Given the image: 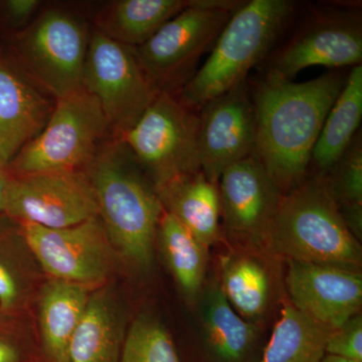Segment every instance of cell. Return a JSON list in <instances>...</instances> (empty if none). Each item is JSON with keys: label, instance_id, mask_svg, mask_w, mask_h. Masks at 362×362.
<instances>
[{"label": "cell", "instance_id": "cell-1", "mask_svg": "<svg viewBox=\"0 0 362 362\" xmlns=\"http://www.w3.org/2000/svg\"><path fill=\"white\" fill-rule=\"evenodd\" d=\"M345 80L341 73L332 71L295 83L267 71L254 86L252 156L283 194L308 175L314 146Z\"/></svg>", "mask_w": 362, "mask_h": 362}, {"label": "cell", "instance_id": "cell-2", "mask_svg": "<svg viewBox=\"0 0 362 362\" xmlns=\"http://www.w3.org/2000/svg\"><path fill=\"white\" fill-rule=\"evenodd\" d=\"M99 218L115 251L147 269L163 206L153 183L121 139L111 137L85 169Z\"/></svg>", "mask_w": 362, "mask_h": 362}, {"label": "cell", "instance_id": "cell-3", "mask_svg": "<svg viewBox=\"0 0 362 362\" xmlns=\"http://www.w3.org/2000/svg\"><path fill=\"white\" fill-rule=\"evenodd\" d=\"M262 243L287 261L361 272V244L343 220L325 176L307 175L282 195Z\"/></svg>", "mask_w": 362, "mask_h": 362}, {"label": "cell", "instance_id": "cell-4", "mask_svg": "<svg viewBox=\"0 0 362 362\" xmlns=\"http://www.w3.org/2000/svg\"><path fill=\"white\" fill-rule=\"evenodd\" d=\"M289 0H251L232 14L206 63L177 94L188 108L199 111L209 100L247 81L291 18Z\"/></svg>", "mask_w": 362, "mask_h": 362}, {"label": "cell", "instance_id": "cell-5", "mask_svg": "<svg viewBox=\"0 0 362 362\" xmlns=\"http://www.w3.org/2000/svg\"><path fill=\"white\" fill-rule=\"evenodd\" d=\"M90 30L76 11L44 6L30 25L14 33L11 61L33 85L57 101L83 89Z\"/></svg>", "mask_w": 362, "mask_h": 362}, {"label": "cell", "instance_id": "cell-6", "mask_svg": "<svg viewBox=\"0 0 362 362\" xmlns=\"http://www.w3.org/2000/svg\"><path fill=\"white\" fill-rule=\"evenodd\" d=\"M245 1L192 0V6L135 47L138 62L151 87L177 95L194 78L197 64L211 51L232 14Z\"/></svg>", "mask_w": 362, "mask_h": 362}, {"label": "cell", "instance_id": "cell-7", "mask_svg": "<svg viewBox=\"0 0 362 362\" xmlns=\"http://www.w3.org/2000/svg\"><path fill=\"white\" fill-rule=\"evenodd\" d=\"M113 137L96 98L83 88L57 100L44 129L7 166L13 176L85 171Z\"/></svg>", "mask_w": 362, "mask_h": 362}, {"label": "cell", "instance_id": "cell-8", "mask_svg": "<svg viewBox=\"0 0 362 362\" xmlns=\"http://www.w3.org/2000/svg\"><path fill=\"white\" fill-rule=\"evenodd\" d=\"M120 139L156 187L202 170L199 112L185 106L177 95L159 93Z\"/></svg>", "mask_w": 362, "mask_h": 362}, {"label": "cell", "instance_id": "cell-9", "mask_svg": "<svg viewBox=\"0 0 362 362\" xmlns=\"http://www.w3.org/2000/svg\"><path fill=\"white\" fill-rule=\"evenodd\" d=\"M83 88L96 98L114 138L120 139L148 109L157 93L143 73L135 47L90 30Z\"/></svg>", "mask_w": 362, "mask_h": 362}, {"label": "cell", "instance_id": "cell-10", "mask_svg": "<svg viewBox=\"0 0 362 362\" xmlns=\"http://www.w3.org/2000/svg\"><path fill=\"white\" fill-rule=\"evenodd\" d=\"M40 268L51 279L99 288L115 269V249L99 216L78 225L49 228L20 223Z\"/></svg>", "mask_w": 362, "mask_h": 362}, {"label": "cell", "instance_id": "cell-11", "mask_svg": "<svg viewBox=\"0 0 362 362\" xmlns=\"http://www.w3.org/2000/svg\"><path fill=\"white\" fill-rule=\"evenodd\" d=\"M4 214L18 223L63 228L99 216V209L85 171H65L13 176Z\"/></svg>", "mask_w": 362, "mask_h": 362}, {"label": "cell", "instance_id": "cell-12", "mask_svg": "<svg viewBox=\"0 0 362 362\" xmlns=\"http://www.w3.org/2000/svg\"><path fill=\"white\" fill-rule=\"evenodd\" d=\"M197 112L201 169L218 185L226 168L254 153L256 127L247 81L209 100Z\"/></svg>", "mask_w": 362, "mask_h": 362}, {"label": "cell", "instance_id": "cell-13", "mask_svg": "<svg viewBox=\"0 0 362 362\" xmlns=\"http://www.w3.org/2000/svg\"><path fill=\"white\" fill-rule=\"evenodd\" d=\"M362 25L358 14L337 11L317 16L278 52L268 71L293 81L312 66L361 65Z\"/></svg>", "mask_w": 362, "mask_h": 362}, {"label": "cell", "instance_id": "cell-14", "mask_svg": "<svg viewBox=\"0 0 362 362\" xmlns=\"http://www.w3.org/2000/svg\"><path fill=\"white\" fill-rule=\"evenodd\" d=\"M287 263L285 281L290 303L304 315L334 330L359 313L361 272L303 262Z\"/></svg>", "mask_w": 362, "mask_h": 362}, {"label": "cell", "instance_id": "cell-15", "mask_svg": "<svg viewBox=\"0 0 362 362\" xmlns=\"http://www.w3.org/2000/svg\"><path fill=\"white\" fill-rule=\"evenodd\" d=\"M218 188L226 232L262 243L283 194L261 162L252 156L233 164L223 171Z\"/></svg>", "mask_w": 362, "mask_h": 362}, {"label": "cell", "instance_id": "cell-16", "mask_svg": "<svg viewBox=\"0 0 362 362\" xmlns=\"http://www.w3.org/2000/svg\"><path fill=\"white\" fill-rule=\"evenodd\" d=\"M56 100L40 90L0 54V166L14 157L49 121Z\"/></svg>", "mask_w": 362, "mask_h": 362}, {"label": "cell", "instance_id": "cell-17", "mask_svg": "<svg viewBox=\"0 0 362 362\" xmlns=\"http://www.w3.org/2000/svg\"><path fill=\"white\" fill-rule=\"evenodd\" d=\"M202 303L199 362H258L259 330L233 308L221 286H209Z\"/></svg>", "mask_w": 362, "mask_h": 362}, {"label": "cell", "instance_id": "cell-18", "mask_svg": "<svg viewBox=\"0 0 362 362\" xmlns=\"http://www.w3.org/2000/svg\"><path fill=\"white\" fill-rule=\"evenodd\" d=\"M164 211L173 214L206 247L221 239V202L218 185L202 171L180 176L156 187Z\"/></svg>", "mask_w": 362, "mask_h": 362}, {"label": "cell", "instance_id": "cell-19", "mask_svg": "<svg viewBox=\"0 0 362 362\" xmlns=\"http://www.w3.org/2000/svg\"><path fill=\"white\" fill-rule=\"evenodd\" d=\"M90 295L85 286L49 279L39 291V324L47 362H68L71 337Z\"/></svg>", "mask_w": 362, "mask_h": 362}, {"label": "cell", "instance_id": "cell-20", "mask_svg": "<svg viewBox=\"0 0 362 362\" xmlns=\"http://www.w3.org/2000/svg\"><path fill=\"white\" fill-rule=\"evenodd\" d=\"M190 6L192 0H116L98 11L93 28L117 42L137 47Z\"/></svg>", "mask_w": 362, "mask_h": 362}, {"label": "cell", "instance_id": "cell-21", "mask_svg": "<svg viewBox=\"0 0 362 362\" xmlns=\"http://www.w3.org/2000/svg\"><path fill=\"white\" fill-rule=\"evenodd\" d=\"M123 321L107 290L90 293L84 314L71 337L68 362H120Z\"/></svg>", "mask_w": 362, "mask_h": 362}, {"label": "cell", "instance_id": "cell-22", "mask_svg": "<svg viewBox=\"0 0 362 362\" xmlns=\"http://www.w3.org/2000/svg\"><path fill=\"white\" fill-rule=\"evenodd\" d=\"M362 119V66L350 71L341 92L326 117L312 152L310 165L326 175L357 135Z\"/></svg>", "mask_w": 362, "mask_h": 362}, {"label": "cell", "instance_id": "cell-23", "mask_svg": "<svg viewBox=\"0 0 362 362\" xmlns=\"http://www.w3.org/2000/svg\"><path fill=\"white\" fill-rule=\"evenodd\" d=\"M331 332L286 303L258 362H320Z\"/></svg>", "mask_w": 362, "mask_h": 362}, {"label": "cell", "instance_id": "cell-24", "mask_svg": "<svg viewBox=\"0 0 362 362\" xmlns=\"http://www.w3.org/2000/svg\"><path fill=\"white\" fill-rule=\"evenodd\" d=\"M156 235L162 252L188 301L201 295L206 270V247L173 214L163 211Z\"/></svg>", "mask_w": 362, "mask_h": 362}, {"label": "cell", "instance_id": "cell-25", "mask_svg": "<svg viewBox=\"0 0 362 362\" xmlns=\"http://www.w3.org/2000/svg\"><path fill=\"white\" fill-rule=\"evenodd\" d=\"M223 294L243 318H258L268 307L271 280L258 259L247 255L230 254L221 261Z\"/></svg>", "mask_w": 362, "mask_h": 362}, {"label": "cell", "instance_id": "cell-26", "mask_svg": "<svg viewBox=\"0 0 362 362\" xmlns=\"http://www.w3.org/2000/svg\"><path fill=\"white\" fill-rule=\"evenodd\" d=\"M26 243V242H25ZM39 266L30 247L16 251L0 247V309L18 310L35 293Z\"/></svg>", "mask_w": 362, "mask_h": 362}, {"label": "cell", "instance_id": "cell-27", "mask_svg": "<svg viewBox=\"0 0 362 362\" xmlns=\"http://www.w3.org/2000/svg\"><path fill=\"white\" fill-rule=\"evenodd\" d=\"M120 362H181L168 331L148 316H140L124 338Z\"/></svg>", "mask_w": 362, "mask_h": 362}, {"label": "cell", "instance_id": "cell-28", "mask_svg": "<svg viewBox=\"0 0 362 362\" xmlns=\"http://www.w3.org/2000/svg\"><path fill=\"white\" fill-rule=\"evenodd\" d=\"M325 176L339 209H362V142L357 133L351 144Z\"/></svg>", "mask_w": 362, "mask_h": 362}, {"label": "cell", "instance_id": "cell-29", "mask_svg": "<svg viewBox=\"0 0 362 362\" xmlns=\"http://www.w3.org/2000/svg\"><path fill=\"white\" fill-rule=\"evenodd\" d=\"M326 354L362 362V317L361 314L332 330L326 343Z\"/></svg>", "mask_w": 362, "mask_h": 362}, {"label": "cell", "instance_id": "cell-30", "mask_svg": "<svg viewBox=\"0 0 362 362\" xmlns=\"http://www.w3.org/2000/svg\"><path fill=\"white\" fill-rule=\"evenodd\" d=\"M44 6L40 0H6L0 2V13L6 25L18 33L30 25Z\"/></svg>", "mask_w": 362, "mask_h": 362}, {"label": "cell", "instance_id": "cell-31", "mask_svg": "<svg viewBox=\"0 0 362 362\" xmlns=\"http://www.w3.org/2000/svg\"><path fill=\"white\" fill-rule=\"evenodd\" d=\"M13 175L8 169L0 166V213H6L9 190L13 183Z\"/></svg>", "mask_w": 362, "mask_h": 362}, {"label": "cell", "instance_id": "cell-32", "mask_svg": "<svg viewBox=\"0 0 362 362\" xmlns=\"http://www.w3.org/2000/svg\"><path fill=\"white\" fill-rule=\"evenodd\" d=\"M21 354L13 343L0 339V362H21Z\"/></svg>", "mask_w": 362, "mask_h": 362}, {"label": "cell", "instance_id": "cell-33", "mask_svg": "<svg viewBox=\"0 0 362 362\" xmlns=\"http://www.w3.org/2000/svg\"><path fill=\"white\" fill-rule=\"evenodd\" d=\"M320 362H361L351 361V359L343 358V357L331 356V354H325Z\"/></svg>", "mask_w": 362, "mask_h": 362}]
</instances>
